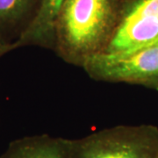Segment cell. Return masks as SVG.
<instances>
[{"mask_svg":"<svg viewBox=\"0 0 158 158\" xmlns=\"http://www.w3.org/2000/svg\"><path fill=\"white\" fill-rule=\"evenodd\" d=\"M121 6L119 0H67L57 21L54 51L82 67L86 59L106 48Z\"/></svg>","mask_w":158,"mask_h":158,"instance_id":"obj_1","label":"cell"},{"mask_svg":"<svg viewBox=\"0 0 158 158\" xmlns=\"http://www.w3.org/2000/svg\"><path fill=\"white\" fill-rule=\"evenodd\" d=\"M158 127L116 126L71 140L69 158H156Z\"/></svg>","mask_w":158,"mask_h":158,"instance_id":"obj_2","label":"cell"},{"mask_svg":"<svg viewBox=\"0 0 158 158\" xmlns=\"http://www.w3.org/2000/svg\"><path fill=\"white\" fill-rule=\"evenodd\" d=\"M82 67L97 81L142 85L158 90V42L128 52H101L86 59Z\"/></svg>","mask_w":158,"mask_h":158,"instance_id":"obj_3","label":"cell"},{"mask_svg":"<svg viewBox=\"0 0 158 158\" xmlns=\"http://www.w3.org/2000/svg\"><path fill=\"white\" fill-rule=\"evenodd\" d=\"M156 42H158V0H129L122 3L117 27L102 52H128Z\"/></svg>","mask_w":158,"mask_h":158,"instance_id":"obj_4","label":"cell"},{"mask_svg":"<svg viewBox=\"0 0 158 158\" xmlns=\"http://www.w3.org/2000/svg\"><path fill=\"white\" fill-rule=\"evenodd\" d=\"M67 0H40L28 27L11 46L10 52L23 47H40L54 50L59 16Z\"/></svg>","mask_w":158,"mask_h":158,"instance_id":"obj_5","label":"cell"},{"mask_svg":"<svg viewBox=\"0 0 158 158\" xmlns=\"http://www.w3.org/2000/svg\"><path fill=\"white\" fill-rule=\"evenodd\" d=\"M40 0H0V55L11 47L32 22Z\"/></svg>","mask_w":158,"mask_h":158,"instance_id":"obj_6","label":"cell"},{"mask_svg":"<svg viewBox=\"0 0 158 158\" xmlns=\"http://www.w3.org/2000/svg\"><path fill=\"white\" fill-rule=\"evenodd\" d=\"M71 140L48 135L26 136L11 141L0 158H69Z\"/></svg>","mask_w":158,"mask_h":158,"instance_id":"obj_7","label":"cell"},{"mask_svg":"<svg viewBox=\"0 0 158 158\" xmlns=\"http://www.w3.org/2000/svg\"><path fill=\"white\" fill-rule=\"evenodd\" d=\"M1 57H2V56H1V55H0V58H1Z\"/></svg>","mask_w":158,"mask_h":158,"instance_id":"obj_8","label":"cell"},{"mask_svg":"<svg viewBox=\"0 0 158 158\" xmlns=\"http://www.w3.org/2000/svg\"><path fill=\"white\" fill-rule=\"evenodd\" d=\"M156 158H158V156H157V157H156Z\"/></svg>","mask_w":158,"mask_h":158,"instance_id":"obj_9","label":"cell"}]
</instances>
